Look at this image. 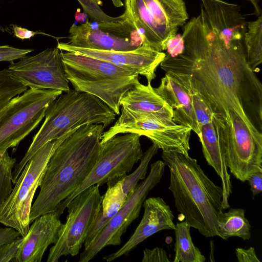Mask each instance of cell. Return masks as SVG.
<instances>
[{
  "label": "cell",
  "instance_id": "obj_1",
  "mask_svg": "<svg viewBox=\"0 0 262 262\" xmlns=\"http://www.w3.org/2000/svg\"><path fill=\"white\" fill-rule=\"evenodd\" d=\"M184 25L183 52L166 55L162 69L200 93L214 113L213 120L226 122L233 112L256 127L248 109L262 117V86L247 62L243 38L208 16L201 4L199 15Z\"/></svg>",
  "mask_w": 262,
  "mask_h": 262
},
{
  "label": "cell",
  "instance_id": "obj_2",
  "mask_svg": "<svg viewBox=\"0 0 262 262\" xmlns=\"http://www.w3.org/2000/svg\"><path fill=\"white\" fill-rule=\"evenodd\" d=\"M104 128L102 124L81 126L55 150L32 205L30 224L43 214L54 212L86 178L97 160Z\"/></svg>",
  "mask_w": 262,
  "mask_h": 262
},
{
  "label": "cell",
  "instance_id": "obj_3",
  "mask_svg": "<svg viewBox=\"0 0 262 262\" xmlns=\"http://www.w3.org/2000/svg\"><path fill=\"white\" fill-rule=\"evenodd\" d=\"M170 170L168 189L178 212L205 237L219 236L217 222L223 212V192L206 175L197 160L176 151H163Z\"/></svg>",
  "mask_w": 262,
  "mask_h": 262
},
{
  "label": "cell",
  "instance_id": "obj_4",
  "mask_svg": "<svg viewBox=\"0 0 262 262\" xmlns=\"http://www.w3.org/2000/svg\"><path fill=\"white\" fill-rule=\"evenodd\" d=\"M116 115L107 105L92 94L74 89L62 93L48 106L44 122L24 157L15 163L12 171L13 184L27 162L46 143L84 125L102 124L105 128L114 122Z\"/></svg>",
  "mask_w": 262,
  "mask_h": 262
},
{
  "label": "cell",
  "instance_id": "obj_5",
  "mask_svg": "<svg viewBox=\"0 0 262 262\" xmlns=\"http://www.w3.org/2000/svg\"><path fill=\"white\" fill-rule=\"evenodd\" d=\"M66 77L74 89L92 94L120 114L124 94L139 82L137 73L110 62L72 52H60Z\"/></svg>",
  "mask_w": 262,
  "mask_h": 262
},
{
  "label": "cell",
  "instance_id": "obj_6",
  "mask_svg": "<svg viewBox=\"0 0 262 262\" xmlns=\"http://www.w3.org/2000/svg\"><path fill=\"white\" fill-rule=\"evenodd\" d=\"M77 128L46 143L27 162L0 207V223L14 229L22 237L27 234L33 199L41 183L48 163L57 147Z\"/></svg>",
  "mask_w": 262,
  "mask_h": 262
},
{
  "label": "cell",
  "instance_id": "obj_7",
  "mask_svg": "<svg viewBox=\"0 0 262 262\" xmlns=\"http://www.w3.org/2000/svg\"><path fill=\"white\" fill-rule=\"evenodd\" d=\"M225 163L230 172L244 182L262 169V134L231 112L227 121H213Z\"/></svg>",
  "mask_w": 262,
  "mask_h": 262
},
{
  "label": "cell",
  "instance_id": "obj_8",
  "mask_svg": "<svg viewBox=\"0 0 262 262\" xmlns=\"http://www.w3.org/2000/svg\"><path fill=\"white\" fill-rule=\"evenodd\" d=\"M114 124L103 132L101 142L124 133H134L148 138L163 151H176L188 155L191 127L176 123L172 119L130 111L121 107Z\"/></svg>",
  "mask_w": 262,
  "mask_h": 262
},
{
  "label": "cell",
  "instance_id": "obj_9",
  "mask_svg": "<svg viewBox=\"0 0 262 262\" xmlns=\"http://www.w3.org/2000/svg\"><path fill=\"white\" fill-rule=\"evenodd\" d=\"M63 92L30 88L12 98L0 112V154L16 146L45 117L49 104Z\"/></svg>",
  "mask_w": 262,
  "mask_h": 262
},
{
  "label": "cell",
  "instance_id": "obj_10",
  "mask_svg": "<svg viewBox=\"0 0 262 262\" xmlns=\"http://www.w3.org/2000/svg\"><path fill=\"white\" fill-rule=\"evenodd\" d=\"M140 137L134 133L117 135L101 143L97 160L90 172L77 189L62 201L54 212L60 217L68 204L82 191L94 185L101 186L114 178L130 172L143 155Z\"/></svg>",
  "mask_w": 262,
  "mask_h": 262
},
{
  "label": "cell",
  "instance_id": "obj_11",
  "mask_svg": "<svg viewBox=\"0 0 262 262\" xmlns=\"http://www.w3.org/2000/svg\"><path fill=\"white\" fill-rule=\"evenodd\" d=\"M99 186L88 187L68 204L66 222L62 224L57 242L50 249L47 262H57L62 256L79 253L101 208Z\"/></svg>",
  "mask_w": 262,
  "mask_h": 262
},
{
  "label": "cell",
  "instance_id": "obj_12",
  "mask_svg": "<svg viewBox=\"0 0 262 262\" xmlns=\"http://www.w3.org/2000/svg\"><path fill=\"white\" fill-rule=\"evenodd\" d=\"M165 162L158 160L150 165L147 177L140 183L118 212L80 254L79 262H88L107 246H118L127 227L139 215L149 192L159 183L164 172Z\"/></svg>",
  "mask_w": 262,
  "mask_h": 262
},
{
  "label": "cell",
  "instance_id": "obj_13",
  "mask_svg": "<svg viewBox=\"0 0 262 262\" xmlns=\"http://www.w3.org/2000/svg\"><path fill=\"white\" fill-rule=\"evenodd\" d=\"M60 50L48 48L39 53L11 62L8 70L11 76L26 86L34 89L69 91L68 80Z\"/></svg>",
  "mask_w": 262,
  "mask_h": 262
},
{
  "label": "cell",
  "instance_id": "obj_14",
  "mask_svg": "<svg viewBox=\"0 0 262 262\" xmlns=\"http://www.w3.org/2000/svg\"><path fill=\"white\" fill-rule=\"evenodd\" d=\"M60 51L69 52L110 62L133 71L145 77L147 83L156 77L157 67L164 59L166 54L142 43L136 49L128 51L99 50L71 46L67 42H58Z\"/></svg>",
  "mask_w": 262,
  "mask_h": 262
},
{
  "label": "cell",
  "instance_id": "obj_15",
  "mask_svg": "<svg viewBox=\"0 0 262 262\" xmlns=\"http://www.w3.org/2000/svg\"><path fill=\"white\" fill-rule=\"evenodd\" d=\"M68 45L85 49L128 51L143 43L138 33L126 35L113 31L95 28L88 20L79 25L73 24L69 30Z\"/></svg>",
  "mask_w": 262,
  "mask_h": 262
},
{
  "label": "cell",
  "instance_id": "obj_16",
  "mask_svg": "<svg viewBox=\"0 0 262 262\" xmlns=\"http://www.w3.org/2000/svg\"><path fill=\"white\" fill-rule=\"evenodd\" d=\"M142 206L144 214L134 233L118 251L103 257L106 261L128 255L140 243L160 231L174 229V215L162 198H149L145 200Z\"/></svg>",
  "mask_w": 262,
  "mask_h": 262
},
{
  "label": "cell",
  "instance_id": "obj_17",
  "mask_svg": "<svg viewBox=\"0 0 262 262\" xmlns=\"http://www.w3.org/2000/svg\"><path fill=\"white\" fill-rule=\"evenodd\" d=\"M32 223L16 262H40L48 246L57 242L62 226L55 212L43 214Z\"/></svg>",
  "mask_w": 262,
  "mask_h": 262
},
{
  "label": "cell",
  "instance_id": "obj_18",
  "mask_svg": "<svg viewBox=\"0 0 262 262\" xmlns=\"http://www.w3.org/2000/svg\"><path fill=\"white\" fill-rule=\"evenodd\" d=\"M124 14L145 44L158 51L166 50V43L177 33L160 25L143 0H124Z\"/></svg>",
  "mask_w": 262,
  "mask_h": 262
},
{
  "label": "cell",
  "instance_id": "obj_19",
  "mask_svg": "<svg viewBox=\"0 0 262 262\" xmlns=\"http://www.w3.org/2000/svg\"><path fill=\"white\" fill-rule=\"evenodd\" d=\"M156 92L173 111L172 120L189 126L199 136L200 134L188 91L178 80L166 73Z\"/></svg>",
  "mask_w": 262,
  "mask_h": 262
},
{
  "label": "cell",
  "instance_id": "obj_20",
  "mask_svg": "<svg viewBox=\"0 0 262 262\" xmlns=\"http://www.w3.org/2000/svg\"><path fill=\"white\" fill-rule=\"evenodd\" d=\"M198 136L202 144L204 156L208 164L214 168L222 182L223 195L222 210L230 207L229 199L232 193L230 176L228 172L223 152L213 122L202 125Z\"/></svg>",
  "mask_w": 262,
  "mask_h": 262
},
{
  "label": "cell",
  "instance_id": "obj_21",
  "mask_svg": "<svg viewBox=\"0 0 262 262\" xmlns=\"http://www.w3.org/2000/svg\"><path fill=\"white\" fill-rule=\"evenodd\" d=\"M121 107L144 114L172 119L173 111L156 92L150 83L140 82L127 91L120 101Z\"/></svg>",
  "mask_w": 262,
  "mask_h": 262
},
{
  "label": "cell",
  "instance_id": "obj_22",
  "mask_svg": "<svg viewBox=\"0 0 262 262\" xmlns=\"http://www.w3.org/2000/svg\"><path fill=\"white\" fill-rule=\"evenodd\" d=\"M124 175L114 178L107 182V188L102 196L101 209L88 233L84 244V248L94 240L127 200L128 198L122 187V178Z\"/></svg>",
  "mask_w": 262,
  "mask_h": 262
},
{
  "label": "cell",
  "instance_id": "obj_23",
  "mask_svg": "<svg viewBox=\"0 0 262 262\" xmlns=\"http://www.w3.org/2000/svg\"><path fill=\"white\" fill-rule=\"evenodd\" d=\"M158 24L177 33L178 28L188 18L183 0H143Z\"/></svg>",
  "mask_w": 262,
  "mask_h": 262
},
{
  "label": "cell",
  "instance_id": "obj_24",
  "mask_svg": "<svg viewBox=\"0 0 262 262\" xmlns=\"http://www.w3.org/2000/svg\"><path fill=\"white\" fill-rule=\"evenodd\" d=\"M84 12L97 26L103 29L113 31L122 34H129L133 30L125 15L113 17L106 14L101 8L102 2L97 0H77Z\"/></svg>",
  "mask_w": 262,
  "mask_h": 262
},
{
  "label": "cell",
  "instance_id": "obj_25",
  "mask_svg": "<svg viewBox=\"0 0 262 262\" xmlns=\"http://www.w3.org/2000/svg\"><path fill=\"white\" fill-rule=\"evenodd\" d=\"M251 226L242 208H230L222 212L219 217L217 229L219 237L226 240L231 237H238L247 240L251 237Z\"/></svg>",
  "mask_w": 262,
  "mask_h": 262
},
{
  "label": "cell",
  "instance_id": "obj_26",
  "mask_svg": "<svg viewBox=\"0 0 262 262\" xmlns=\"http://www.w3.org/2000/svg\"><path fill=\"white\" fill-rule=\"evenodd\" d=\"M190 228L185 221L175 225V256L173 262H204L206 260L205 257L192 241Z\"/></svg>",
  "mask_w": 262,
  "mask_h": 262
},
{
  "label": "cell",
  "instance_id": "obj_27",
  "mask_svg": "<svg viewBox=\"0 0 262 262\" xmlns=\"http://www.w3.org/2000/svg\"><path fill=\"white\" fill-rule=\"evenodd\" d=\"M247 24L244 40L246 59L252 71L257 72L262 62V16Z\"/></svg>",
  "mask_w": 262,
  "mask_h": 262
},
{
  "label": "cell",
  "instance_id": "obj_28",
  "mask_svg": "<svg viewBox=\"0 0 262 262\" xmlns=\"http://www.w3.org/2000/svg\"><path fill=\"white\" fill-rule=\"evenodd\" d=\"M159 147L155 144L143 154L138 168L129 175L125 174L122 178V187L128 198L136 190L140 180L145 179L148 164L152 158L157 154Z\"/></svg>",
  "mask_w": 262,
  "mask_h": 262
},
{
  "label": "cell",
  "instance_id": "obj_29",
  "mask_svg": "<svg viewBox=\"0 0 262 262\" xmlns=\"http://www.w3.org/2000/svg\"><path fill=\"white\" fill-rule=\"evenodd\" d=\"M16 162L7 150L3 152L0 161V207L12 189V171Z\"/></svg>",
  "mask_w": 262,
  "mask_h": 262
},
{
  "label": "cell",
  "instance_id": "obj_30",
  "mask_svg": "<svg viewBox=\"0 0 262 262\" xmlns=\"http://www.w3.org/2000/svg\"><path fill=\"white\" fill-rule=\"evenodd\" d=\"M187 89L190 95L192 108L199 128L202 125L212 122L214 113L207 102L196 91Z\"/></svg>",
  "mask_w": 262,
  "mask_h": 262
},
{
  "label": "cell",
  "instance_id": "obj_31",
  "mask_svg": "<svg viewBox=\"0 0 262 262\" xmlns=\"http://www.w3.org/2000/svg\"><path fill=\"white\" fill-rule=\"evenodd\" d=\"M24 241V237L3 244L0 246V262H16L19 251Z\"/></svg>",
  "mask_w": 262,
  "mask_h": 262
},
{
  "label": "cell",
  "instance_id": "obj_32",
  "mask_svg": "<svg viewBox=\"0 0 262 262\" xmlns=\"http://www.w3.org/2000/svg\"><path fill=\"white\" fill-rule=\"evenodd\" d=\"M33 51V49L15 48L9 45L1 46H0V61L13 62L16 59H21Z\"/></svg>",
  "mask_w": 262,
  "mask_h": 262
},
{
  "label": "cell",
  "instance_id": "obj_33",
  "mask_svg": "<svg viewBox=\"0 0 262 262\" xmlns=\"http://www.w3.org/2000/svg\"><path fill=\"white\" fill-rule=\"evenodd\" d=\"M15 90L26 91L27 87L14 79L8 69L0 71V93Z\"/></svg>",
  "mask_w": 262,
  "mask_h": 262
},
{
  "label": "cell",
  "instance_id": "obj_34",
  "mask_svg": "<svg viewBox=\"0 0 262 262\" xmlns=\"http://www.w3.org/2000/svg\"><path fill=\"white\" fill-rule=\"evenodd\" d=\"M142 262H170L166 251L161 248L145 249L143 251Z\"/></svg>",
  "mask_w": 262,
  "mask_h": 262
},
{
  "label": "cell",
  "instance_id": "obj_35",
  "mask_svg": "<svg viewBox=\"0 0 262 262\" xmlns=\"http://www.w3.org/2000/svg\"><path fill=\"white\" fill-rule=\"evenodd\" d=\"M184 48L183 38L182 34L180 33H177L174 36L170 38L166 43V50L168 55L172 57L181 54Z\"/></svg>",
  "mask_w": 262,
  "mask_h": 262
},
{
  "label": "cell",
  "instance_id": "obj_36",
  "mask_svg": "<svg viewBox=\"0 0 262 262\" xmlns=\"http://www.w3.org/2000/svg\"><path fill=\"white\" fill-rule=\"evenodd\" d=\"M247 181H248L253 196L260 193L262 191V169L252 172Z\"/></svg>",
  "mask_w": 262,
  "mask_h": 262
},
{
  "label": "cell",
  "instance_id": "obj_37",
  "mask_svg": "<svg viewBox=\"0 0 262 262\" xmlns=\"http://www.w3.org/2000/svg\"><path fill=\"white\" fill-rule=\"evenodd\" d=\"M236 256L239 262H260L254 248L252 247L247 249L236 248Z\"/></svg>",
  "mask_w": 262,
  "mask_h": 262
},
{
  "label": "cell",
  "instance_id": "obj_38",
  "mask_svg": "<svg viewBox=\"0 0 262 262\" xmlns=\"http://www.w3.org/2000/svg\"><path fill=\"white\" fill-rule=\"evenodd\" d=\"M20 236V234L11 227L0 228V246Z\"/></svg>",
  "mask_w": 262,
  "mask_h": 262
},
{
  "label": "cell",
  "instance_id": "obj_39",
  "mask_svg": "<svg viewBox=\"0 0 262 262\" xmlns=\"http://www.w3.org/2000/svg\"><path fill=\"white\" fill-rule=\"evenodd\" d=\"M12 29L14 33V35L22 40L30 39L33 37L36 34H42L47 35L41 31H32L29 30L27 29L18 27L16 25H12Z\"/></svg>",
  "mask_w": 262,
  "mask_h": 262
},
{
  "label": "cell",
  "instance_id": "obj_40",
  "mask_svg": "<svg viewBox=\"0 0 262 262\" xmlns=\"http://www.w3.org/2000/svg\"><path fill=\"white\" fill-rule=\"evenodd\" d=\"M24 90H15L0 93V112L13 97L23 93Z\"/></svg>",
  "mask_w": 262,
  "mask_h": 262
},
{
  "label": "cell",
  "instance_id": "obj_41",
  "mask_svg": "<svg viewBox=\"0 0 262 262\" xmlns=\"http://www.w3.org/2000/svg\"><path fill=\"white\" fill-rule=\"evenodd\" d=\"M253 5L255 9V12L257 15H259L261 12V10L258 6V0H248Z\"/></svg>",
  "mask_w": 262,
  "mask_h": 262
},
{
  "label": "cell",
  "instance_id": "obj_42",
  "mask_svg": "<svg viewBox=\"0 0 262 262\" xmlns=\"http://www.w3.org/2000/svg\"><path fill=\"white\" fill-rule=\"evenodd\" d=\"M101 1V0H97ZM113 5L116 7H121L124 5L123 3L121 0H111Z\"/></svg>",
  "mask_w": 262,
  "mask_h": 262
},
{
  "label": "cell",
  "instance_id": "obj_43",
  "mask_svg": "<svg viewBox=\"0 0 262 262\" xmlns=\"http://www.w3.org/2000/svg\"><path fill=\"white\" fill-rule=\"evenodd\" d=\"M2 154H3V153H2V154H0V161H1V159H2Z\"/></svg>",
  "mask_w": 262,
  "mask_h": 262
}]
</instances>
